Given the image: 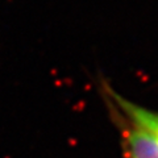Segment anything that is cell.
Returning <instances> with one entry per match:
<instances>
[{
	"instance_id": "cell-2",
	"label": "cell",
	"mask_w": 158,
	"mask_h": 158,
	"mask_svg": "<svg viewBox=\"0 0 158 158\" xmlns=\"http://www.w3.org/2000/svg\"><path fill=\"white\" fill-rule=\"evenodd\" d=\"M117 120V125L121 128L123 138L125 141L128 156L131 158H158V146L153 138L123 117L118 112H113Z\"/></svg>"
},
{
	"instance_id": "cell-1",
	"label": "cell",
	"mask_w": 158,
	"mask_h": 158,
	"mask_svg": "<svg viewBox=\"0 0 158 158\" xmlns=\"http://www.w3.org/2000/svg\"><path fill=\"white\" fill-rule=\"evenodd\" d=\"M104 88L107 90V96L110 98V104L113 110L129 123L146 132L158 146V111L142 107L129 99L123 98L108 86H104Z\"/></svg>"
}]
</instances>
